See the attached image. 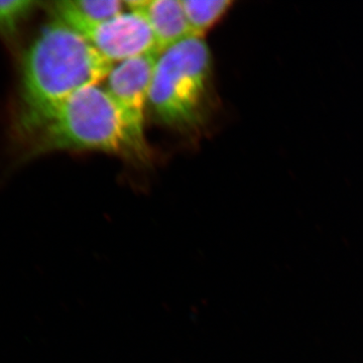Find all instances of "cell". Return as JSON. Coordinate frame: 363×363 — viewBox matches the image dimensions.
I'll list each match as a JSON object with an SVG mask.
<instances>
[{"instance_id": "cell-3", "label": "cell", "mask_w": 363, "mask_h": 363, "mask_svg": "<svg viewBox=\"0 0 363 363\" xmlns=\"http://www.w3.org/2000/svg\"><path fill=\"white\" fill-rule=\"evenodd\" d=\"M211 52L202 38H189L157 57L149 93L155 116L169 128L193 131L204 123Z\"/></svg>"}, {"instance_id": "cell-5", "label": "cell", "mask_w": 363, "mask_h": 363, "mask_svg": "<svg viewBox=\"0 0 363 363\" xmlns=\"http://www.w3.org/2000/svg\"><path fill=\"white\" fill-rule=\"evenodd\" d=\"M68 26L83 35L111 64L157 52L149 23L142 14L133 11L121 13L98 23Z\"/></svg>"}, {"instance_id": "cell-4", "label": "cell", "mask_w": 363, "mask_h": 363, "mask_svg": "<svg viewBox=\"0 0 363 363\" xmlns=\"http://www.w3.org/2000/svg\"><path fill=\"white\" fill-rule=\"evenodd\" d=\"M157 57V52H150L121 62L112 67L106 78V91L118 107L128 135L143 159L149 156L145 113Z\"/></svg>"}, {"instance_id": "cell-9", "label": "cell", "mask_w": 363, "mask_h": 363, "mask_svg": "<svg viewBox=\"0 0 363 363\" xmlns=\"http://www.w3.org/2000/svg\"><path fill=\"white\" fill-rule=\"evenodd\" d=\"M35 6V2L26 0L0 1V35L13 39Z\"/></svg>"}, {"instance_id": "cell-6", "label": "cell", "mask_w": 363, "mask_h": 363, "mask_svg": "<svg viewBox=\"0 0 363 363\" xmlns=\"http://www.w3.org/2000/svg\"><path fill=\"white\" fill-rule=\"evenodd\" d=\"M123 4L147 21L159 55L192 38L182 0H135Z\"/></svg>"}, {"instance_id": "cell-7", "label": "cell", "mask_w": 363, "mask_h": 363, "mask_svg": "<svg viewBox=\"0 0 363 363\" xmlns=\"http://www.w3.org/2000/svg\"><path fill=\"white\" fill-rule=\"evenodd\" d=\"M123 2L118 0H66L56 2L52 13L58 20L71 25L109 20L123 13Z\"/></svg>"}, {"instance_id": "cell-1", "label": "cell", "mask_w": 363, "mask_h": 363, "mask_svg": "<svg viewBox=\"0 0 363 363\" xmlns=\"http://www.w3.org/2000/svg\"><path fill=\"white\" fill-rule=\"evenodd\" d=\"M113 64L83 35L55 18L26 50L11 113V133L23 143L60 104L106 79Z\"/></svg>"}, {"instance_id": "cell-2", "label": "cell", "mask_w": 363, "mask_h": 363, "mask_svg": "<svg viewBox=\"0 0 363 363\" xmlns=\"http://www.w3.org/2000/svg\"><path fill=\"white\" fill-rule=\"evenodd\" d=\"M28 156L58 150H98L140 157L116 102L98 85L59 105L21 143Z\"/></svg>"}, {"instance_id": "cell-8", "label": "cell", "mask_w": 363, "mask_h": 363, "mask_svg": "<svg viewBox=\"0 0 363 363\" xmlns=\"http://www.w3.org/2000/svg\"><path fill=\"white\" fill-rule=\"evenodd\" d=\"M233 4L230 0H182L192 37L202 38Z\"/></svg>"}]
</instances>
